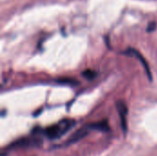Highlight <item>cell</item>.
I'll list each match as a JSON object with an SVG mask.
<instances>
[{
    "label": "cell",
    "mask_w": 157,
    "mask_h": 156,
    "mask_svg": "<svg viewBox=\"0 0 157 156\" xmlns=\"http://www.w3.org/2000/svg\"><path fill=\"white\" fill-rule=\"evenodd\" d=\"M75 124V121L71 119H64L57 124L48 127L43 130V134L50 140H57L62 138L68 132Z\"/></svg>",
    "instance_id": "1"
},
{
    "label": "cell",
    "mask_w": 157,
    "mask_h": 156,
    "mask_svg": "<svg viewBox=\"0 0 157 156\" xmlns=\"http://www.w3.org/2000/svg\"><path fill=\"white\" fill-rule=\"evenodd\" d=\"M117 109L121 118V128L123 130V131L126 133L127 132V128H128V124H127V115H128V108L126 106V104L122 101H119L117 102Z\"/></svg>",
    "instance_id": "2"
},
{
    "label": "cell",
    "mask_w": 157,
    "mask_h": 156,
    "mask_svg": "<svg viewBox=\"0 0 157 156\" xmlns=\"http://www.w3.org/2000/svg\"><path fill=\"white\" fill-rule=\"evenodd\" d=\"M89 131H90V129L88 128L87 125H86V126H85L84 128H82V129H79L77 131H75V132L71 136V138H70V139L68 140V142H67V144L75 143L80 141L81 139L85 138V137L88 134Z\"/></svg>",
    "instance_id": "3"
},
{
    "label": "cell",
    "mask_w": 157,
    "mask_h": 156,
    "mask_svg": "<svg viewBox=\"0 0 157 156\" xmlns=\"http://www.w3.org/2000/svg\"><path fill=\"white\" fill-rule=\"evenodd\" d=\"M125 53L128 54V55H131V56H135L137 59H139V60L141 61L142 64L144 65V69H145V71H146V73H147V75H148V77H149V79L152 80V76H151V72H150V69H149V65H148L147 62L144 60V58L142 56V54H141L139 51H135L134 49H129Z\"/></svg>",
    "instance_id": "4"
},
{
    "label": "cell",
    "mask_w": 157,
    "mask_h": 156,
    "mask_svg": "<svg viewBox=\"0 0 157 156\" xmlns=\"http://www.w3.org/2000/svg\"><path fill=\"white\" fill-rule=\"evenodd\" d=\"M88 128L91 130L95 131H109V126L107 120H102L99 122H95L91 124H87Z\"/></svg>",
    "instance_id": "5"
},
{
    "label": "cell",
    "mask_w": 157,
    "mask_h": 156,
    "mask_svg": "<svg viewBox=\"0 0 157 156\" xmlns=\"http://www.w3.org/2000/svg\"><path fill=\"white\" fill-rule=\"evenodd\" d=\"M82 74H83L86 78H87V79H92V78H94V77L96 76V73H95L94 71H91V70H86V71L83 72Z\"/></svg>",
    "instance_id": "6"
},
{
    "label": "cell",
    "mask_w": 157,
    "mask_h": 156,
    "mask_svg": "<svg viewBox=\"0 0 157 156\" xmlns=\"http://www.w3.org/2000/svg\"><path fill=\"white\" fill-rule=\"evenodd\" d=\"M155 28H156V23L155 22H151L149 24V26L147 27V30L148 31H153V30L155 29Z\"/></svg>",
    "instance_id": "7"
}]
</instances>
